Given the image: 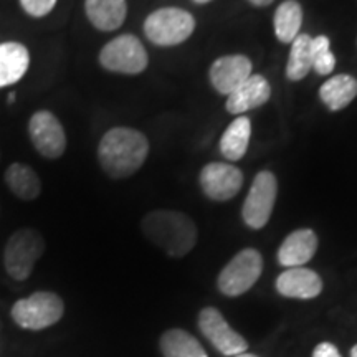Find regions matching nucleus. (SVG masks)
<instances>
[{
	"instance_id": "f257e3e1",
	"label": "nucleus",
	"mask_w": 357,
	"mask_h": 357,
	"mask_svg": "<svg viewBox=\"0 0 357 357\" xmlns=\"http://www.w3.org/2000/svg\"><path fill=\"white\" fill-rule=\"evenodd\" d=\"M149 154V141L132 128H113L101 137L98 160L102 171L113 178L132 176L141 169Z\"/></svg>"
},
{
	"instance_id": "f03ea898",
	"label": "nucleus",
	"mask_w": 357,
	"mask_h": 357,
	"mask_svg": "<svg viewBox=\"0 0 357 357\" xmlns=\"http://www.w3.org/2000/svg\"><path fill=\"white\" fill-rule=\"evenodd\" d=\"M141 227L146 238L172 258L185 257L197 243V227L182 212H149L142 218Z\"/></svg>"
},
{
	"instance_id": "7ed1b4c3",
	"label": "nucleus",
	"mask_w": 357,
	"mask_h": 357,
	"mask_svg": "<svg viewBox=\"0 0 357 357\" xmlns=\"http://www.w3.org/2000/svg\"><path fill=\"white\" fill-rule=\"evenodd\" d=\"M195 19L190 12L177 7L158 8L147 15L144 33L158 47H176L194 33Z\"/></svg>"
},
{
	"instance_id": "20e7f679",
	"label": "nucleus",
	"mask_w": 357,
	"mask_h": 357,
	"mask_svg": "<svg viewBox=\"0 0 357 357\" xmlns=\"http://www.w3.org/2000/svg\"><path fill=\"white\" fill-rule=\"evenodd\" d=\"M45 252V240L40 231L20 229L8 236L3 250V266L15 281H25L32 275L35 263Z\"/></svg>"
},
{
	"instance_id": "39448f33",
	"label": "nucleus",
	"mask_w": 357,
	"mask_h": 357,
	"mask_svg": "<svg viewBox=\"0 0 357 357\" xmlns=\"http://www.w3.org/2000/svg\"><path fill=\"white\" fill-rule=\"evenodd\" d=\"M65 312L63 300L52 291H37L22 298L12 307V319L22 329L42 331L61 319Z\"/></svg>"
},
{
	"instance_id": "423d86ee",
	"label": "nucleus",
	"mask_w": 357,
	"mask_h": 357,
	"mask_svg": "<svg viewBox=\"0 0 357 357\" xmlns=\"http://www.w3.org/2000/svg\"><path fill=\"white\" fill-rule=\"evenodd\" d=\"M100 63L105 70L121 75H137L147 68L149 58L144 45L136 35H119L100 52Z\"/></svg>"
},
{
	"instance_id": "0eeeda50",
	"label": "nucleus",
	"mask_w": 357,
	"mask_h": 357,
	"mask_svg": "<svg viewBox=\"0 0 357 357\" xmlns=\"http://www.w3.org/2000/svg\"><path fill=\"white\" fill-rule=\"evenodd\" d=\"M263 271V258L255 248H245L227 263L218 275V289L225 296H240L257 283Z\"/></svg>"
},
{
	"instance_id": "6e6552de",
	"label": "nucleus",
	"mask_w": 357,
	"mask_h": 357,
	"mask_svg": "<svg viewBox=\"0 0 357 357\" xmlns=\"http://www.w3.org/2000/svg\"><path fill=\"white\" fill-rule=\"evenodd\" d=\"M278 194V181L275 174L261 171L257 174L250 192L243 202L242 215L250 229L260 230L270 220Z\"/></svg>"
},
{
	"instance_id": "1a4fd4ad",
	"label": "nucleus",
	"mask_w": 357,
	"mask_h": 357,
	"mask_svg": "<svg viewBox=\"0 0 357 357\" xmlns=\"http://www.w3.org/2000/svg\"><path fill=\"white\" fill-rule=\"evenodd\" d=\"M29 136L37 153L45 159L61 158L66 149V134L50 111H37L29 121Z\"/></svg>"
},
{
	"instance_id": "9d476101",
	"label": "nucleus",
	"mask_w": 357,
	"mask_h": 357,
	"mask_svg": "<svg viewBox=\"0 0 357 357\" xmlns=\"http://www.w3.org/2000/svg\"><path fill=\"white\" fill-rule=\"evenodd\" d=\"M199 329L222 356H238L247 352L248 342L235 333L217 307H205L199 314Z\"/></svg>"
},
{
	"instance_id": "9b49d317",
	"label": "nucleus",
	"mask_w": 357,
	"mask_h": 357,
	"mask_svg": "<svg viewBox=\"0 0 357 357\" xmlns=\"http://www.w3.org/2000/svg\"><path fill=\"white\" fill-rule=\"evenodd\" d=\"M199 178L205 195L217 202L234 199L243 185L242 171L225 162L207 164L200 172Z\"/></svg>"
},
{
	"instance_id": "f8f14e48",
	"label": "nucleus",
	"mask_w": 357,
	"mask_h": 357,
	"mask_svg": "<svg viewBox=\"0 0 357 357\" xmlns=\"http://www.w3.org/2000/svg\"><path fill=\"white\" fill-rule=\"evenodd\" d=\"M211 83L220 95L229 96L252 77V61L245 55H227L211 66Z\"/></svg>"
},
{
	"instance_id": "ddd939ff",
	"label": "nucleus",
	"mask_w": 357,
	"mask_h": 357,
	"mask_svg": "<svg viewBox=\"0 0 357 357\" xmlns=\"http://www.w3.org/2000/svg\"><path fill=\"white\" fill-rule=\"evenodd\" d=\"M276 291L284 298L312 300L323 291V280L310 268H288L276 280Z\"/></svg>"
},
{
	"instance_id": "4468645a",
	"label": "nucleus",
	"mask_w": 357,
	"mask_h": 357,
	"mask_svg": "<svg viewBox=\"0 0 357 357\" xmlns=\"http://www.w3.org/2000/svg\"><path fill=\"white\" fill-rule=\"evenodd\" d=\"M271 96L270 83L261 75H252L247 82L230 93L225 108L231 114H243L250 109L265 105Z\"/></svg>"
},
{
	"instance_id": "2eb2a0df",
	"label": "nucleus",
	"mask_w": 357,
	"mask_h": 357,
	"mask_svg": "<svg viewBox=\"0 0 357 357\" xmlns=\"http://www.w3.org/2000/svg\"><path fill=\"white\" fill-rule=\"evenodd\" d=\"M318 236L310 229H300L289 234L278 250V263L287 268L303 266L314 257Z\"/></svg>"
},
{
	"instance_id": "dca6fc26",
	"label": "nucleus",
	"mask_w": 357,
	"mask_h": 357,
	"mask_svg": "<svg viewBox=\"0 0 357 357\" xmlns=\"http://www.w3.org/2000/svg\"><path fill=\"white\" fill-rule=\"evenodd\" d=\"M84 12L95 29L113 32L126 20L128 3L126 0H86Z\"/></svg>"
},
{
	"instance_id": "f3484780",
	"label": "nucleus",
	"mask_w": 357,
	"mask_h": 357,
	"mask_svg": "<svg viewBox=\"0 0 357 357\" xmlns=\"http://www.w3.org/2000/svg\"><path fill=\"white\" fill-rule=\"evenodd\" d=\"M30 66V53L19 42L0 43V88L10 86L24 78Z\"/></svg>"
},
{
	"instance_id": "a211bd4d",
	"label": "nucleus",
	"mask_w": 357,
	"mask_h": 357,
	"mask_svg": "<svg viewBox=\"0 0 357 357\" xmlns=\"http://www.w3.org/2000/svg\"><path fill=\"white\" fill-rule=\"evenodd\" d=\"M3 178H6L8 190L17 199L25 200V202L35 200L42 192V181H40L38 174L26 164H10L3 174Z\"/></svg>"
},
{
	"instance_id": "6ab92c4d",
	"label": "nucleus",
	"mask_w": 357,
	"mask_h": 357,
	"mask_svg": "<svg viewBox=\"0 0 357 357\" xmlns=\"http://www.w3.org/2000/svg\"><path fill=\"white\" fill-rule=\"evenodd\" d=\"M357 96V79L351 75H334L319 88V98L331 111H341Z\"/></svg>"
},
{
	"instance_id": "aec40b11",
	"label": "nucleus",
	"mask_w": 357,
	"mask_h": 357,
	"mask_svg": "<svg viewBox=\"0 0 357 357\" xmlns=\"http://www.w3.org/2000/svg\"><path fill=\"white\" fill-rule=\"evenodd\" d=\"M250 136H252V121L247 116H238L223 132L220 139V151L223 158L229 160H240L247 154Z\"/></svg>"
},
{
	"instance_id": "412c9836",
	"label": "nucleus",
	"mask_w": 357,
	"mask_h": 357,
	"mask_svg": "<svg viewBox=\"0 0 357 357\" xmlns=\"http://www.w3.org/2000/svg\"><path fill=\"white\" fill-rule=\"evenodd\" d=\"M276 38L281 43H291L300 35L303 25V8L296 0H284L276 8L273 17Z\"/></svg>"
},
{
	"instance_id": "4be33fe9",
	"label": "nucleus",
	"mask_w": 357,
	"mask_h": 357,
	"mask_svg": "<svg viewBox=\"0 0 357 357\" xmlns=\"http://www.w3.org/2000/svg\"><path fill=\"white\" fill-rule=\"evenodd\" d=\"M164 357H207L202 344L184 329H169L160 337Z\"/></svg>"
},
{
	"instance_id": "5701e85b",
	"label": "nucleus",
	"mask_w": 357,
	"mask_h": 357,
	"mask_svg": "<svg viewBox=\"0 0 357 357\" xmlns=\"http://www.w3.org/2000/svg\"><path fill=\"white\" fill-rule=\"evenodd\" d=\"M312 68V38L300 33L291 42V50L287 65V77L291 82H300Z\"/></svg>"
},
{
	"instance_id": "b1692460",
	"label": "nucleus",
	"mask_w": 357,
	"mask_h": 357,
	"mask_svg": "<svg viewBox=\"0 0 357 357\" xmlns=\"http://www.w3.org/2000/svg\"><path fill=\"white\" fill-rule=\"evenodd\" d=\"M336 66V56L331 52V42L324 35L312 38V70L318 75H331Z\"/></svg>"
},
{
	"instance_id": "393cba45",
	"label": "nucleus",
	"mask_w": 357,
	"mask_h": 357,
	"mask_svg": "<svg viewBox=\"0 0 357 357\" xmlns=\"http://www.w3.org/2000/svg\"><path fill=\"white\" fill-rule=\"evenodd\" d=\"M20 6L30 17L42 19L53 10V7L56 6V0H20Z\"/></svg>"
},
{
	"instance_id": "a878e982",
	"label": "nucleus",
	"mask_w": 357,
	"mask_h": 357,
	"mask_svg": "<svg viewBox=\"0 0 357 357\" xmlns=\"http://www.w3.org/2000/svg\"><path fill=\"white\" fill-rule=\"evenodd\" d=\"M312 357H341L339 349L331 342H321L312 351Z\"/></svg>"
},
{
	"instance_id": "bb28decb",
	"label": "nucleus",
	"mask_w": 357,
	"mask_h": 357,
	"mask_svg": "<svg viewBox=\"0 0 357 357\" xmlns=\"http://www.w3.org/2000/svg\"><path fill=\"white\" fill-rule=\"evenodd\" d=\"M248 2L255 7H268V6H271L275 0H248Z\"/></svg>"
},
{
	"instance_id": "cd10ccee",
	"label": "nucleus",
	"mask_w": 357,
	"mask_h": 357,
	"mask_svg": "<svg viewBox=\"0 0 357 357\" xmlns=\"http://www.w3.org/2000/svg\"><path fill=\"white\" fill-rule=\"evenodd\" d=\"M234 357H258L255 354H248V352H243V354H238V356H234Z\"/></svg>"
},
{
	"instance_id": "c85d7f7f",
	"label": "nucleus",
	"mask_w": 357,
	"mask_h": 357,
	"mask_svg": "<svg viewBox=\"0 0 357 357\" xmlns=\"http://www.w3.org/2000/svg\"><path fill=\"white\" fill-rule=\"evenodd\" d=\"M351 357H357V344L351 349Z\"/></svg>"
},
{
	"instance_id": "c756f323",
	"label": "nucleus",
	"mask_w": 357,
	"mask_h": 357,
	"mask_svg": "<svg viewBox=\"0 0 357 357\" xmlns=\"http://www.w3.org/2000/svg\"><path fill=\"white\" fill-rule=\"evenodd\" d=\"M195 3H208V2H212V0H194Z\"/></svg>"
},
{
	"instance_id": "7c9ffc66",
	"label": "nucleus",
	"mask_w": 357,
	"mask_h": 357,
	"mask_svg": "<svg viewBox=\"0 0 357 357\" xmlns=\"http://www.w3.org/2000/svg\"><path fill=\"white\" fill-rule=\"evenodd\" d=\"M13 100H15V93H10V95H8V102H12Z\"/></svg>"
}]
</instances>
